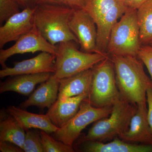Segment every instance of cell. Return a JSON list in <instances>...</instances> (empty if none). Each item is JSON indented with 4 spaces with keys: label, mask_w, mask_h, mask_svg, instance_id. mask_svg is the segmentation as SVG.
<instances>
[{
    "label": "cell",
    "mask_w": 152,
    "mask_h": 152,
    "mask_svg": "<svg viewBox=\"0 0 152 152\" xmlns=\"http://www.w3.org/2000/svg\"><path fill=\"white\" fill-rule=\"evenodd\" d=\"M74 41L58 44L54 75L60 80L92 68L109 57L107 53H88L79 50Z\"/></svg>",
    "instance_id": "obj_5"
},
{
    "label": "cell",
    "mask_w": 152,
    "mask_h": 152,
    "mask_svg": "<svg viewBox=\"0 0 152 152\" xmlns=\"http://www.w3.org/2000/svg\"><path fill=\"white\" fill-rule=\"evenodd\" d=\"M7 111L26 131L37 129L50 134L55 133L59 129L52 123L47 114L33 113L14 106L7 107Z\"/></svg>",
    "instance_id": "obj_17"
},
{
    "label": "cell",
    "mask_w": 152,
    "mask_h": 152,
    "mask_svg": "<svg viewBox=\"0 0 152 152\" xmlns=\"http://www.w3.org/2000/svg\"><path fill=\"white\" fill-rule=\"evenodd\" d=\"M74 9L64 5L42 4L37 5L34 24L41 34L53 45L63 42L78 43L69 26Z\"/></svg>",
    "instance_id": "obj_2"
},
{
    "label": "cell",
    "mask_w": 152,
    "mask_h": 152,
    "mask_svg": "<svg viewBox=\"0 0 152 152\" xmlns=\"http://www.w3.org/2000/svg\"><path fill=\"white\" fill-rule=\"evenodd\" d=\"M137 109V105L121 96L113 105L111 114L95 122L82 140L103 142L120 137L129 129Z\"/></svg>",
    "instance_id": "obj_3"
},
{
    "label": "cell",
    "mask_w": 152,
    "mask_h": 152,
    "mask_svg": "<svg viewBox=\"0 0 152 152\" xmlns=\"http://www.w3.org/2000/svg\"><path fill=\"white\" fill-rule=\"evenodd\" d=\"M93 78L92 68L59 80L58 99L88 94Z\"/></svg>",
    "instance_id": "obj_18"
},
{
    "label": "cell",
    "mask_w": 152,
    "mask_h": 152,
    "mask_svg": "<svg viewBox=\"0 0 152 152\" xmlns=\"http://www.w3.org/2000/svg\"><path fill=\"white\" fill-rule=\"evenodd\" d=\"M113 64L117 86L121 96L131 103H146L147 91L152 82L144 71L137 56H109Z\"/></svg>",
    "instance_id": "obj_1"
},
{
    "label": "cell",
    "mask_w": 152,
    "mask_h": 152,
    "mask_svg": "<svg viewBox=\"0 0 152 152\" xmlns=\"http://www.w3.org/2000/svg\"><path fill=\"white\" fill-rule=\"evenodd\" d=\"M142 44L137 10L129 8L111 31L107 53L137 56Z\"/></svg>",
    "instance_id": "obj_4"
},
{
    "label": "cell",
    "mask_w": 152,
    "mask_h": 152,
    "mask_svg": "<svg viewBox=\"0 0 152 152\" xmlns=\"http://www.w3.org/2000/svg\"><path fill=\"white\" fill-rule=\"evenodd\" d=\"M146 104H139L135 113L131 119L129 126L120 138L130 143L140 142L152 145V133L148 117Z\"/></svg>",
    "instance_id": "obj_13"
},
{
    "label": "cell",
    "mask_w": 152,
    "mask_h": 152,
    "mask_svg": "<svg viewBox=\"0 0 152 152\" xmlns=\"http://www.w3.org/2000/svg\"><path fill=\"white\" fill-rule=\"evenodd\" d=\"M86 0H63V4L73 9H84Z\"/></svg>",
    "instance_id": "obj_28"
},
{
    "label": "cell",
    "mask_w": 152,
    "mask_h": 152,
    "mask_svg": "<svg viewBox=\"0 0 152 152\" xmlns=\"http://www.w3.org/2000/svg\"><path fill=\"white\" fill-rule=\"evenodd\" d=\"M88 96V94H84L64 99H58L49 108L47 115L55 126L61 128L77 114L81 104Z\"/></svg>",
    "instance_id": "obj_15"
},
{
    "label": "cell",
    "mask_w": 152,
    "mask_h": 152,
    "mask_svg": "<svg viewBox=\"0 0 152 152\" xmlns=\"http://www.w3.org/2000/svg\"><path fill=\"white\" fill-rule=\"evenodd\" d=\"M53 74L46 72L11 76L10 78L1 83L0 93L13 91L28 96L32 93L37 85L47 81Z\"/></svg>",
    "instance_id": "obj_16"
},
{
    "label": "cell",
    "mask_w": 152,
    "mask_h": 152,
    "mask_svg": "<svg viewBox=\"0 0 152 152\" xmlns=\"http://www.w3.org/2000/svg\"><path fill=\"white\" fill-rule=\"evenodd\" d=\"M147 102L148 108L147 113L148 122L152 133V87L148 88L147 91Z\"/></svg>",
    "instance_id": "obj_27"
},
{
    "label": "cell",
    "mask_w": 152,
    "mask_h": 152,
    "mask_svg": "<svg viewBox=\"0 0 152 152\" xmlns=\"http://www.w3.org/2000/svg\"><path fill=\"white\" fill-rule=\"evenodd\" d=\"M93 78L88 100L94 107L113 106L121 97L113 64L110 56L92 68Z\"/></svg>",
    "instance_id": "obj_7"
},
{
    "label": "cell",
    "mask_w": 152,
    "mask_h": 152,
    "mask_svg": "<svg viewBox=\"0 0 152 152\" xmlns=\"http://www.w3.org/2000/svg\"><path fill=\"white\" fill-rule=\"evenodd\" d=\"M23 150L25 152H44L40 131L31 129L26 131Z\"/></svg>",
    "instance_id": "obj_23"
},
{
    "label": "cell",
    "mask_w": 152,
    "mask_h": 152,
    "mask_svg": "<svg viewBox=\"0 0 152 152\" xmlns=\"http://www.w3.org/2000/svg\"><path fill=\"white\" fill-rule=\"evenodd\" d=\"M47 52L56 56L58 46L53 45L42 36L34 25L28 32L21 37L15 43L7 49L0 50V64L2 69L7 67L6 62L10 57L16 54L37 52Z\"/></svg>",
    "instance_id": "obj_9"
},
{
    "label": "cell",
    "mask_w": 152,
    "mask_h": 152,
    "mask_svg": "<svg viewBox=\"0 0 152 152\" xmlns=\"http://www.w3.org/2000/svg\"><path fill=\"white\" fill-rule=\"evenodd\" d=\"M69 26L77 39L82 51L88 53H101L97 47V32L96 23L84 9H74L69 22Z\"/></svg>",
    "instance_id": "obj_10"
},
{
    "label": "cell",
    "mask_w": 152,
    "mask_h": 152,
    "mask_svg": "<svg viewBox=\"0 0 152 152\" xmlns=\"http://www.w3.org/2000/svg\"><path fill=\"white\" fill-rule=\"evenodd\" d=\"M19 4L20 7L23 9L28 7H33L36 6L35 0H16Z\"/></svg>",
    "instance_id": "obj_30"
},
{
    "label": "cell",
    "mask_w": 152,
    "mask_h": 152,
    "mask_svg": "<svg viewBox=\"0 0 152 152\" xmlns=\"http://www.w3.org/2000/svg\"><path fill=\"white\" fill-rule=\"evenodd\" d=\"M0 151L1 152H23V149L9 142L0 141Z\"/></svg>",
    "instance_id": "obj_26"
},
{
    "label": "cell",
    "mask_w": 152,
    "mask_h": 152,
    "mask_svg": "<svg viewBox=\"0 0 152 152\" xmlns=\"http://www.w3.org/2000/svg\"><path fill=\"white\" fill-rule=\"evenodd\" d=\"M59 80L53 73L46 81L40 84L26 100L20 104L21 108L36 106L40 108H50L58 99Z\"/></svg>",
    "instance_id": "obj_14"
},
{
    "label": "cell",
    "mask_w": 152,
    "mask_h": 152,
    "mask_svg": "<svg viewBox=\"0 0 152 152\" xmlns=\"http://www.w3.org/2000/svg\"><path fill=\"white\" fill-rule=\"evenodd\" d=\"M16 0H0V23H3L11 16L20 12Z\"/></svg>",
    "instance_id": "obj_24"
},
{
    "label": "cell",
    "mask_w": 152,
    "mask_h": 152,
    "mask_svg": "<svg viewBox=\"0 0 152 152\" xmlns=\"http://www.w3.org/2000/svg\"><path fill=\"white\" fill-rule=\"evenodd\" d=\"M37 6L23 9L9 18L0 27V48L7 43L16 41L30 31L34 26Z\"/></svg>",
    "instance_id": "obj_11"
},
{
    "label": "cell",
    "mask_w": 152,
    "mask_h": 152,
    "mask_svg": "<svg viewBox=\"0 0 152 152\" xmlns=\"http://www.w3.org/2000/svg\"><path fill=\"white\" fill-rule=\"evenodd\" d=\"M137 57L145 65L151 77L152 82V46L149 45H142Z\"/></svg>",
    "instance_id": "obj_25"
},
{
    "label": "cell",
    "mask_w": 152,
    "mask_h": 152,
    "mask_svg": "<svg viewBox=\"0 0 152 152\" xmlns=\"http://www.w3.org/2000/svg\"><path fill=\"white\" fill-rule=\"evenodd\" d=\"M142 45L152 41V0H149L137 10Z\"/></svg>",
    "instance_id": "obj_21"
},
{
    "label": "cell",
    "mask_w": 152,
    "mask_h": 152,
    "mask_svg": "<svg viewBox=\"0 0 152 152\" xmlns=\"http://www.w3.org/2000/svg\"><path fill=\"white\" fill-rule=\"evenodd\" d=\"M56 56L47 52H41L29 59L14 63L12 67H7L0 71V77H5L21 75H31L42 73H54Z\"/></svg>",
    "instance_id": "obj_12"
},
{
    "label": "cell",
    "mask_w": 152,
    "mask_h": 152,
    "mask_svg": "<svg viewBox=\"0 0 152 152\" xmlns=\"http://www.w3.org/2000/svg\"><path fill=\"white\" fill-rule=\"evenodd\" d=\"M148 45H150L152 46V41H151V42Z\"/></svg>",
    "instance_id": "obj_32"
},
{
    "label": "cell",
    "mask_w": 152,
    "mask_h": 152,
    "mask_svg": "<svg viewBox=\"0 0 152 152\" xmlns=\"http://www.w3.org/2000/svg\"><path fill=\"white\" fill-rule=\"evenodd\" d=\"M112 110L113 106L96 107L86 99L81 104L77 114L54 133L55 138L66 145L73 146L82 131L88 125L108 116Z\"/></svg>",
    "instance_id": "obj_8"
},
{
    "label": "cell",
    "mask_w": 152,
    "mask_h": 152,
    "mask_svg": "<svg viewBox=\"0 0 152 152\" xmlns=\"http://www.w3.org/2000/svg\"><path fill=\"white\" fill-rule=\"evenodd\" d=\"M84 9L96 26L98 50L107 53L111 31L129 8L121 0H86Z\"/></svg>",
    "instance_id": "obj_6"
},
{
    "label": "cell",
    "mask_w": 152,
    "mask_h": 152,
    "mask_svg": "<svg viewBox=\"0 0 152 152\" xmlns=\"http://www.w3.org/2000/svg\"><path fill=\"white\" fill-rule=\"evenodd\" d=\"M35 4L36 6L42 4L64 5L63 0H35Z\"/></svg>",
    "instance_id": "obj_31"
},
{
    "label": "cell",
    "mask_w": 152,
    "mask_h": 152,
    "mask_svg": "<svg viewBox=\"0 0 152 152\" xmlns=\"http://www.w3.org/2000/svg\"><path fill=\"white\" fill-rule=\"evenodd\" d=\"M129 8L137 10L149 0H121Z\"/></svg>",
    "instance_id": "obj_29"
},
{
    "label": "cell",
    "mask_w": 152,
    "mask_h": 152,
    "mask_svg": "<svg viewBox=\"0 0 152 152\" xmlns=\"http://www.w3.org/2000/svg\"><path fill=\"white\" fill-rule=\"evenodd\" d=\"M25 136L26 131L12 116L10 115L7 118L1 121L0 141L15 144L23 149Z\"/></svg>",
    "instance_id": "obj_20"
},
{
    "label": "cell",
    "mask_w": 152,
    "mask_h": 152,
    "mask_svg": "<svg viewBox=\"0 0 152 152\" xmlns=\"http://www.w3.org/2000/svg\"><path fill=\"white\" fill-rule=\"evenodd\" d=\"M44 152H73V146L66 145L49 135V133L40 131Z\"/></svg>",
    "instance_id": "obj_22"
},
{
    "label": "cell",
    "mask_w": 152,
    "mask_h": 152,
    "mask_svg": "<svg viewBox=\"0 0 152 152\" xmlns=\"http://www.w3.org/2000/svg\"><path fill=\"white\" fill-rule=\"evenodd\" d=\"M81 151L86 152H152V145H137L118 139L104 143L96 141H83Z\"/></svg>",
    "instance_id": "obj_19"
}]
</instances>
